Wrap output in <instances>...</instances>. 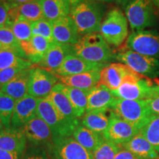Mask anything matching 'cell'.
Here are the masks:
<instances>
[{
	"mask_svg": "<svg viewBox=\"0 0 159 159\" xmlns=\"http://www.w3.org/2000/svg\"><path fill=\"white\" fill-rule=\"evenodd\" d=\"M21 159H52L48 152L41 149H36L30 152L28 154H24Z\"/></svg>",
	"mask_w": 159,
	"mask_h": 159,
	"instance_id": "f35d334b",
	"label": "cell"
},
{
	"mask_svg": "<svg viewBox=\"0 0 159 159\" xmlns=\"http://www.w3.org/2000/svg\"><path fill=\"white\" fill-rule=\"evenodd\" d=\"M36 114L50 128L53 142L71 136L75 129L80 125L71 122L61 114L47 97L39 99Z\"/></svg>",
	"mask_w": 159,
	"mask_h": 159,
	"instance_id": "7a4b0ae2",
	"label": "cell"
},
{
	"mask_svg": "<svg viewBox=\"0 0 159 159\" xmlns=\"http://www.w3.org/2000/svg\"><path fill=\"white\" fill-rule=\"evenodd\" d=\"M71 54H75L74 46L55 41L51 43L49 49L39 64L43 69L54 73L59 68L66 57Z\"/></svg>",
	"mask_w": 159,
	"mask_h": 159,
	"instance_id": "ac0fdd59",
	"label": "cell"
},
{
	"mask_svg": "<svg viewBox=\"0 0 159 159\" xmlns=\"http://www.w3.org/2000/svg\"><path fill=\"white\" fill-rule=\"evenodd\" d=\"M74 51L75 55L85 61L102 64H106L116 57L108 43L98 33L83 35L74 45Z\"/></svg>",
	"mask_w": 159,
	"mask_h": 159,
	"instance_id": "6da1fadb",
	"label": "cell"
},
{
	"mask_svg": "<svg viewBox=\"0 0 159 159\" xmlns=\"http://www.w3.org/2000/svg\"><path fill=\"white\" fill-rule=\"evenodd\" d=\"M147 104L153 115H159V97L146 99Z\"/></svg>",
	"mask_w": 159,
	"mask_h": 159,
	"instance_id": "ab89813d",
	"label": "cell"
},
{
	"mask_svg": "<svg viewBox=\"0 0 159 159\" xmlns=\"http://www.w3.org/2000/svg\"><path fill=\"white\" fill-rule=\"evenodd\" d=\"M70 16L80 35L98 33L102 22L103 11L101 5L93 0H84L71 7Z\"/></svg>",
	"mask_w": 159,
	"mask_h": 159,
	"instance_id": "3957f363",
	"label": "cell"
},
{
	"mask_svg": "<svg viewBox=\"0 0 159 159\" xmlns=\"http://www.w3.org/2000/svg\"><path fill=\"white\" fill-rule=\"evenodd\" d=\"M116 116L141 130L153 114L146 100H130L116 98L111 108Z\"/></svg>",
	"mask_w": 159,
	"mask_h": 159,
	"instance_id": "277c9868",
	"label": "cell"
},
{
	"mask_svg": "<svg viewBox=\"0 0 159 159\" xmlns=\"http://www.w3.org/2000/svg\"><path fill=\"white\" fill-rule=\"evenodd\" d=\"M31 28L33 35H40L47 39L51 43L55 42L53 38L52 22L45 18L31 23Z\"/></svg>",
	"mask_w": 159,
	"mask_h": 159,
	"instance_id": "e575fe53",
	"label": "cell"
},
{
	"mask_svg": "<svg viewBox=\"0 0 159 159\" xmlns=\"http://www.w3.org/2000/svg\"><path fill=\"white\" fill-rule=\"evenodd\" d=\"M43 17L51 22L70 15L71 6L68 0H39Z\"/></svg>",
	"mask_w": 159,
	"mask_h": 159,
	"instance_id": "484cf974",
	"label": "cell"
},
{
	"mask_svg": "<svg viewBox=\"0 0 159 159\" xmlns=\"http://www.w3.org/2000/svg\"><path fill=\"white\" fill-rule=\"evenodd\" d=\"M159 97V84H157L156 85H153V86L151 88V98H155V97Z\"/></svg>",
	"mask_w": 159,
	"mask_h": 159,
	"instance_id": "7bdbcfd3",
	"label": "cell"
},
{
	"mask_svg": "<svg viewBox=\"0 0 159 159\" xmlns=\"http://www.w3.org/2000/svg\"><path fill=\"white\" fill-rule=\"evenodd\" d=\"M116 58L142 76L150 79L159 76V61L157 58L145 56L130 49L119 52Z\"/></svg>",
	"mask_w": 159,
	"mask_h": 159,
	"instance_id": "ba28073f",
	"label": "cell"
},
{
	"mask_svg": "<svg viewBox=\"0 0 159 159\" xmlns=\"http://www.w3.org/2000/svg\"><path fill=\"white\" fill-rule=\"evenodd\" d=\"M57 81L54 73L41 67H33L29 79L28 94L37 99L46 98L51 94Z\"/></svg>",
	"mask_w": 159,
	"mask_h": 159,
	"instance_id": "30bf717a",
	"label": "cell"
},
{
	"mask_svg": "<svg viewBox=\"0 0 159 159\" xmlns=\"http://www.w3.org/2000/svg\"><path fill=\"white\" fill-rule=\"evenodd\" d=\"M24 154L10 152L0 150V159H21Z\"/></svg>",
	"mask_w": 159,
	"mask_h": 159,
	"instance_id": "60d3db41",
	"label": "cell"
},
{
	"mask_svg": "<svg viewBox=\"0 0 159 159\" xmlns=\"http://www.w3.org/2000/svg\"><path fill=\"white\" fill-rule=\"evenodd\" d=\"M130 50L151 57H159V34L156 31L133 32L127 40Z\"/></svg>",
	"mask_w": 159,
	"mask_h": 159,
	"instance_id": "9c48e42d",
	"label": "cell"
},
{
	"mask_svg": "<svg viewBox=\"0 0 159 159\" xmlns=\"http://www.w3.org/2000/svg\"><path fill=\"white\" fill-rule=\"evenodd\" d=\"M6 1H7V2H9L11 1V0H6Z\"/></svg>",
	"mask_w": 159,
	"mask_h": 159,
	"instance_id": "816d5d0a",
	"label": "cell"
},
{
	"mask_svg": "<svg viewBox=\"0 0 159 159\" xmlns=\"http://www.w3.org/2000/svg\"><path fill=\"white\" fill-rule=\"evenodd\" d=\"M27 139L21 129L4 128L0 130V150L25 154Z\"/></svg>",
	"mask_w": 159,
	"mask_h": 159,
	"instance_id": "d6986e66",
	"label": "cell"
},
{
	"mask_svg": "<svg viewBox=\"0 0 159 159\" xmlns=\"http://www.w3.org/2000/svg\"><path fill=\"white\" fill-rule=\"evenodd\" d=\"M30 41L38 54L43 59V56L49 49L52 43L47 39L42 36H40V35H33Z\"/></svg>",
	"mask_w": 159,
	"mask_h": 159,
	"instance_id": "8d00e7d4",
	"label": "cell"
},
{
	"mask_svg": "<svg viewBox=\"0 0 159 159\" xmlns=\"http://www.w3.org/2000/svg\"><path fill=\"white\" fill-rule=\"evenodd\" d=\"M26 69L29 68H25V67L22 66H15L0 70V89L4 85H5L6 83L12 80L14 77H16L18 75H19L21 71Z\"/></svg>",
	"mask_w": 159,
	"mask_h": 159,
	"instance_id": "d590c367",
	"label": "cell"
},
{
	"mask_svg": "<svg viewBox=\"0 0 159 159\" xmlns=\"http://www.w3.org/2000/svg\"><path fill=\"white\" fill-rule=\"evenodd\" d=\"M4 128H5V125H3L2 122V121H1V119H0V130H1L2 129H3Z\"/></svg>",
	"mask_w": 159,
	"mask_h": 159,
	"instance_id": "681fc988",
	"label": "cell"
},
{
	"mask_svg": "<svg viewBox=\"0 0 159 159\" xmlns=\"http://www.w3.org/2000/svg\"><path fill=\"white\" fill-rule=\"evenodd\" d=\"M16 102L14 99L0 91V119L5 128H11Z\"/></svg>",
	"mask_w": 159,
	"mask_h": 159,
	"instance_id": "4dcf8cb0",
	"label": "cell"
},
{
	"mask_svg": "<svg viewBox=\"0 0 159 159\" xmlns=\"http://www.w3.org/2000/svg\"><path fill=\"white\" fill-rule=\"evenodd\" d=\"M11 8V5L10 3L4 2L0 0V28L7 27L9 21L10 11Z\"/></svg>",
	"mask_w": 159,
	"mask_h": 159,
	"instance_id": "74e56055",
	"label": "cell"
},
{
	"mask_svg": "<svg viewBox=\"0 0 159 159\" xmlns=\"http://www.w3.org/2000/svg\"><path fill=\"white\" fill-rule=\"evenodd\" d=\"M158 159H159V158H158Z\"/></svg>",
	"mask_w": 159,
	"mask_h": 159,
	"instance_id": "f5cc1de1",
	"label": "cell"
},
{
	"mask_svg": "<svg viewBox=\"0 0 159 159\" xmlns=\"http://www.w3.org/2000/svg\"><path fill=\"white\" fill-rule=\"evenodd\" d=\"M54 89L61 91L66 96L74 108L77 118L80 119L84 116L87 110V103H88L87 92L88 91L68 86L61 83H57Z\"/></svg>",
	"mask_w": 159,
	"mask_h": 159,
	"instance_id": "cb8c5ba5",
	"label": "cell"
},
{
	"mask_svg": "<svg viewBox=\"0 0 159 159\" xmlns=\"http://www.w3.org/2000/svg\"><path fill=\"white\" fill-rule=\"evenodd\" d=\"M120 149V145L105 139L91 154L94 159H114Z\"/></svg>",
	"mask_w": 159,
	"mask_h": 159,
	"instance_id": "1f68e13d",
	"label": "cell"
},
{
	"mask_svg": "<svg viewBox=\"0 0 159 159\" xmlns=\"http://www.w3.org/2000/svg\"><path fill=\"white\" fill-rule=\"evenodd\" d=\"M69 2V3H70V5L71 7H73V6L77 5V4L82 2L83 1H84V0H68Z\"/></svg>",
	"mask_w": 159,
	"mask_h": 159,
	"instance_id": "f6af8a7d",
	"label": "cell"
},
{
	"mask_svg": "<svg viewBox=\"0 0 159 159\" xmlns=\"http://www.w3.org/2000/svg\"><path fill=\"white\" fill-rule=\"evenodd\" d=\"M114 1L119 4H125V3H128L130 0H114Z\"/></svg>",
	"mask_w": 159,
	"mask_h": 159,
	"instance_id": "7dc6e473",
	"label": "cell"
},
{
	"mask_svg": "<svg viewBox=\"0 0 159 159\" xmlns=\"http://www.w3.org/2000/svg\"><path fill=\"white\" fill-rule=\"evenodd\" d=\"M49 100L52 102L54 106L56 108L61 114H63L66 118L68 119L71 122L80 124L79 118H77L75 114V110L73 108L71 102L66 96L61 92V91L53 89L51 94L47 97Z\"/></svg>",
	"mask_w": 159,
	"mask_h": 159,
	"instance_id": "83f0119b",
	"label": "cell"
},
{
	"mask_svg": "<svg viewBox=\"0 0 159 159\" xmlns=\"http://www.w3.org/2000/svg\"><path fill=\"white\" fill-rule=\"evenodd\" d=\"M134 71L125 77L120 86L111 91L116 98L130 100H146L151 98V88L153 83Z\"/></svg>",
	"mask_w": 159,
	"mask_h": 159,
	"instance_id": "52a82bcc",
	"label": "cell"
},
{
	"mask_svg": "<svg viewBox=\"0 0 159 159\" xmlns=\"http://www.w3.org/2000/svg\"><path fill=\"white\" fill-rule=\"evenodd\" d=\"M20 129L27 141L35 146H45L49 148L53 144L52 133L50 128L37 115Z\"/></svg>",
	"mask_w": 159,
	"mask_h": 159,
	"instance_id": "7c38bea8",
	"label": "cell"
},
{
	"mask_svg": "<svg viewBox=\"0 0 159 159\" xmlns=\"http://www.w3.org/2000/svg\"><path fill=\"white\" fill-rule=\"evenodd\" d=\"M95 2H111L114 1V0H93Z\"/></svg>",
	"mask_w": 159,
	"mask_h": 159,
	"instance_id": "c3c4849f",
	"label": "cell"
},
{
	"mask_svg": "<svg viewBox=\"0 0 159 159\" xmlns=\"http://www.w3.org/2000/svg\"><path fill=\"white\" fill-rule=\"evenodd\" d=\"M48 151L52 159H94L92 154L72 136L53 142Z\"/></svg>",
	"mask_w": 159,
	"mask_h": 159,
	"instance_id": "8fae6325",
	"label": "cell"
},
{
	"mask_svg": "<svg viewBox=\"0 0 159 159\" xmlns=\"http://www.w3.org/2000/svg\"><path fill=\"white\" fill-rule=\"evenodd\" d=\"M32 64L33 63L30 61L24 58L13 49L6 48L0 49V70L15 66L30 68Z\"/></svg>",
	"mask_w": 159,
	"mask_h": 159,
	"instance_id": "f1b7e54d",
	"label": "cell"
},
{
	"mask_svg": "<svg viewBox=\"0 0 159 159\" xmlns=\"http://www.w3.org/2000/svg\"><path fill=\"white\" fill-rule=\"evenodd\" d=\"M87 110L97 111L111 109L116 97L114 96L110 89L105 85L98 84L87 92Z\"/></svg>",
	"mask_w": 159,
	"mask_h": 159,
	"instance_id": "ffe728a7",
	"label": "cell"
},
{
	"mask_svg": "<svg viewBox=\"0 0 159 159\" xmlns=\"http://www.w3.org/2000/svg\"><path fill=\"white\" fill-rule=\"evenodd\" d=\"M39 99L27 94L16 102L11 119V128L20 129L36 116Z\"/></svg>",
	"mask_w": 159,
	"mask_h": 159,
	"instance_id": "5bb4252c",
	"label": "cell"
},
{
	"mask_svg": "<svg viewBox=\"0 0 159 159\" xmlns=\"http://www.w3.org/2000/svg\"><path fill=\"white\" fill-rule=\"evenodd\" d=\"M30 21L19 18L11 26V29L19 42L30 41L33 37Z\"/></svg>",
	"mask_w": 159,
	"mask_h": 159,
	"instance_id": "836d02e7",
	"label": "cell"
},
{
	"mask_svg": "<svg viewBox=\"0 0 159 159\" xmlns=\"http://www.w3.org/2000/svg\"><path fill=\"white\" fill-rule=\"evenodd\" d=\"M99 33L108 44L119 47L128 36V21L122 11L113 8L101 24Z\"/></svg>",
	"mask_w": 159,
	"mask_h": 159,
	"instance_id": "5b68a950",
	"label": "cell"
},
{
	"mask_svg": "<svg viewBox=\"0 0 159 159\" xmlns=\"http://www.w3.org/2000/svg\"><path fill=\"white\" fill-rule=\"evenodd\" d=\"M33 1H36V0H11V1L9 2V3L13 5H21V4L30 2Z\"/></svg>",
	"mask_w": 159,
	"mask_h": 159,
	"instance_id": "ee69618b",
	"label": "cell"
},
{
	"mask_svg": "<svg viewBox=\"0 0 159 159\" xmlns=\"http://www.w3.org/2000/svg\"><path fill=\"white\" fill-rule=\"evenodd\" d=\"M0 45L2 48L11 49L17 52L21 57L26 59L25 55H24L20 47V42L13 34L12 30L9 27L0 28Z\"/></svg>",
	"mask_w": 159,
	"mask_h": 159,
	"instance_id": "d6a6232c",
	"label": "cell"
},
{
	"mask_svg": "<svg viewBox=\"0 0 159 159\" xmlns=\"http://www.w3.org/2000/svg\"><path fill=\"white\" fill-rule=\"evenodd\" d=\"M114 159H138L134 155H133L130 152L125 150L122 148L120 149L119 152L115 157Z\"/></svg>",
	"mask_w": 159,
	"mask_h": 159,
	"instance_id": "b9f144b4",
	"label": "cell"
},
{
	"mask_svg": "<svg viewBox=\"0 0 159 159\" xmlns=\"http://www.w3.org/2000/svg\"><path fill=\"white\" fill-rule=\"evenodd\" d=\"M151 2V3L155 7H156L157 9L159 11V0H150Z\"/></svg>",
	"mask_w": 159,
	"mask_h": 159,
	"instance_id": "bcb514c9",
	"label": "cell"
},
{
	"mask_svg": "<svg viewBox=\"0 0 159 159\" xmlns=\"http://www.w3.org/2000/svg\"><path fill=\"white\" fill-rule=\"evenodd\" d=\"M52 26L55 42L74 46L80 39L78 30L70 16L56 20Z\"/></svg>",
	"mask_w": 159,
	"mask_h": 159,
	"instance_id": "2e32d148",
	"label": "cell"
},
{
	"mask_svg": "<svg viewBox=\"0 0 159 159\" xmlns=\"http://www.w3.org/2000/svg\"><path fill=\"white\" fill-rule=\"evenodd\" d=\"M150 0H130L125 6V16L134 32L144 30L156 25L157 19Z\"/></svg>",
	"mask_w": 159,
	"mask_h": 159,
	"instance_id": "8992f818",
	"label": "cell"
},
{
	"mask_svg": "<svg viewBox=\"0 0 159 159\" xmlns=\"http://www.w3.org/2000/svg\"><path fill=\"white\" fill-rule=\"evenodd\" d=\"M123 149L130 152L138 159H158L159 154L150 142L139 133L125 144L121 145Z\"/></svg>",
	"mask_w": 159,
	"mask_h": 159,
	"instance_id": "7402d4cb",
	"label": "cell"
},
{
	"mask_svg": "<svg viewBox=\"0 0 159 159\" xmlns=\"http://www.w3.org/2000/svg\"><path fill=\"white\" fill-rule=\"evenodd\" d=\"M140 133L150 142L159 154V115H153L141 129Z\"/></svg>",
	"mask_w": 159,
	"mask_h": 159,
	"instance_id": "f546056e",
	"label": "cell"
},
{
	"mask_svg": "<svg viewBox=\"0 0 159 159\" xmlns=\"http://www.w3.org/2000/svg\"><path fill=\"white\" fill-rule=\"evenodd\" d=\"M71 136L91 153L96 150L105 139L102 134L89 130L82 125H80L75 129Z\"/></svg>",
	"mask_w": 159,
	"mask_h": 159,
	"instance_id": "4316f807",
	"label": "cell"
},
{
	"mask_svg": "<svg viewBox=\"0 0 159 159\" xmlns=\"http://www.w3.org/2000/svg\"><path fill=\"white\" fill-rule=\"evenodd\" d=\"M2 48V47H1V45H0V49H1Z\"/></svg>",
	"mask_w": 159,
	"mask_h": 159,
	"instance_id": "f907efd6",
	"label": "cell"
},
{
	"mask_svg": "<svg viewBox=\"0 0 159 159\" xmlns=\"http://www.w3.org/2000/svg\"><path fill=\"white\" fill-rule=\"evenodd\" d=\"M100 71H89L70 76H56L60 82L63 84L88 91L99 84Z\"/></svg>",
	"mask_w": 159,
	"mask_h": 159,
	"instance_id": "44dd1931",
	"label": "cell"
},
{
	"mask_svg": "<svg viewBox=\"0 0 159 159\" xmlns=\"http://www.w3.org/2000/svg\"><path fill=\"white\" fill-rule=\"evenodd\" d=\"M106 64L91 63L75 54L69 55L54 74L58 76H70L86 71L101 70Z\"/></svg>",
	"mask_w": 159,
	"mask_h": 159,
	"instance_id": "9a60e30c",
	"label": "cell"
},
{
	"mask_svg": "<svg viewBox=\"0 0 159 159\" xmlns=\"http://www.w3.org/2000/svg\"><path fill=\"white\" fill-rule=\"evenodd\" d=\"M114 112L111 109L86 111L82 119V125L89 130L102 134L108 127Z\"/></svg>",
	"mask_w": 159,
	"mask_h": 159,
	"instance_id": "603a6c76",
	"label": "cell"
},
{
	"mask_svg": "<svg viewBox=\"0 0 159 159\" xmlns=\"http://www.w3.org/2000/svg\"><path fill=\"white\" fill-rule=\"evenodd\" d=\"M132 71L123 63H113L105 65L100 71L99 84L105 85L111 91L116 90L120 86L127 75Z\"/></svg>",
	"mask_w": 159,
	"mask_h": 159,
	"instance_id": "e0dca14e",
	"label": "cell"
},
{
	"mask_svg": "<svg viewBox=\"0 0 159 159\" xmlns=\"http://www.w3.org/2000/svg\"><path fill=\"white\" fill-rule=\"evenodd\" d=\"M139 133V129L120 119L114 113L108 127L102 135L107 140L118 145H122L129 142Z\"/></svg>",
	"mask_w": 159,
	"mask_h": 159,
	"instance_id": "4fadbf2b",
	"label": "cell"
},
{
	"mask_svg": "<svg viewBox=\"0 0 159 159\" xmlns=\"http://www.w3.org/2000/svg\"><path fill=\"white\" fill-rule=\"evenodd\" d=\"M33 67L26 69L0 89V91L8 95L16 101L28 94L30 75Z\"/></svg>",
	"mask_w": 159,
	"mask_h": 159,
	"instance_id": "d4e9b609",
	"label": "cell"
}]
</instances>
